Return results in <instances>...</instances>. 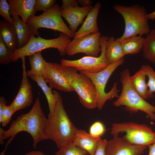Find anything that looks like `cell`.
<instances>
[{"label":"cell","mask_w":155,"mask_h":155,"mask_svg":"<svg viewBox=\"0 0 155 155\" xmlns=\"http://www.w3.org/2000/svg\"><path fill=\"white\" fill-rule=\"evenodd\" d=\"M147 146L132 144L123 137L113 136L107 140L105 152L106 155H141Z\"/></svg>","instance_id":"4fadbf2b"},{"label":"cell","mask_w":155,"mask_h":155,"mask_svg":"<svg viewBox=\"0 0 155 155\" xmlns=\"http://www.w3.org/2000/svg\"><path fill=\"white\" fill-rule=\"evenodd\" d=\"M125 56L120 41L113 36L108 37L106 44V56L109 64L123 58Z\"/></svg>","instance_id":"44dd1931"},{"label":"cell","mask_w":155,"mask_h":155,"mask_svg":"<svg viewBox=\"0 0 155 155\" xmlns=\"http://www.w3.org/2000/svg\"><path fill=\"white\" fill-rule=\"evenodd\" d=\"M30 69L26 74L30 78L42 76L48 62L44 59L39 51L28 56Z\"/></svg>","instance_id":"cb8c5ba5"},{"label":"cell","mask_w":155,"mask_h":155,"mask_svg":"<svg viewBox=\"0 0 155 155\" xmlns=\"http://www.w3.org/2000/svg\"><path fill=\"white\" fill-rule=\"evenodd\" d=\"M17 41V49L22 48L29 41L32 32L26 23L17 16L13 18Z\"/></svg>","instance_id":"7402d4cb"},{"label":"cell","mask_w":155,"mask_h":155,"mask_svg":"<svg viewBox=\"0 0 155 155\" xmlns=\"http://www.w3.org/2000/svg\"><path fill=\"white\" fill-rule=\"evenodd\" d=\"M105 130L104 124L101 121H96L90 126L89 133L94 137L100 138L104 133Z\"/></svg>","instance_id":"1f68e13d"},{"label":"cell","mask_w":155,"mask_h":155,"mask_svg":"<svg viewBox=\"0 0 155 155\" xmlns=\"http://www.w3.org/2000/svg\"><path fill=\"white\" fill-rule=\"evenodd\" d=\"M150 33L155 35V29L152 30Z\"/></svg>","instance_id":"60d3db41"},{"label":"cell","mask_w":155,"mask_h":155,"mask_svg":"<svg viewBox=\"0 0 155 155\" xmlns=\"http://www.w3.org/2000/svg\"><path fill=\"white\" fill-rule=\"evenodd\" d=\"M130 76L128 69L123 70L120 73L122 90L119 97L113 102V105L116 107L124 106L131 112H143L151 119L155 121V106L147 102L134 90L130 81Z\"/></svg>","instance_id":"277c9868"},{"label":"cell","mask_w":155,"mask_h":155,"mask_svg":"<svg viewBox=\"0 0 155 155\" xmlns=\"http://www.w3.org/2000/svg\"><path fill=\"white\" fill-rule=\"evenodd\" d=\"M149 146V152L148 155H155V142Z\"/></svg>","instance_id":"74e56055"},{"label":"cell","mask_w":155,"mask_h":155,"mask_svg":"<svg viewBox=\"0 0 155 155\" xmlns=\"http://www.w3.org/2000/svg\"><path fill=\"white\" fill-rule=\"evenodd\" d=\"M13 54L0 37V63L7 64L12 61Z\"/></svg>","instance_id":"f546056e"},{"label":"cell","mask_w":155,"mask_h":155,"mask_svg":"<svg viewBox=\"0 0 155 155\" xmlns=\"http://www.w3.org/2000/svg\"><path fill=\"white\" fill-rule=\"evenodd\" d=\"M146 76L144 71L141 67L139 70L130 77L131 83L134 90L145 100L154 97V95L149 92L146 82Z\"/></svg>","instance_id":"ffe728a7"},{"label":"cell","mask_w":155,"mask_h":155,"mask_svg":"<svg viewBox=\"0 0 155 155\" xmlns=\"http://www.w3.org/2000/svg\"><path fill=\"white\" fill-rule=\"evenodd\" d=\"M77 1L82 7L90 6L92 3V1L90 0H78Z\"/></svg>","instance_id":"d590c367"},{"label":"cell","mask_w":155,"mask_h":155,"mask_svg":"<svg viewBox=\"0 0 155 155\" xmlns=\"http://www.w3.org/2000/svg\"><path fill=\"white\" fill-rule=\"evenodd\" d=\"M9 5L6 0H0V14L6 22L14 25V21L10 13Z\"/></svg>","instance_id":"4dcf8cb0"},{"label":"cell","mask_w":155,"mask_h":155,"mask_svg":"<svg viewBox=\"0 0 155 155\" xmlns=\"http://www.w3.org/2000/svg\"><path fill=\"white\" fill-rule=\"evenodd\" d=\"M144 58L155 64V35L150 33L145 38L142 49Z\"/></svg>","instance_id":"484cf974"},{"label":"cell","mask_w":155,"mask_h":155,"mask_svg":"<svg viewBox=\"0 0 155 155\" xmlns=\"http://www.w3.org/2000/svg\"><path fill=\"white\" fill-rule=\"evenodd\" d=\"M56 98L54 111L48 115L44 133L48 140L54 142L58 148L72 142L78 129L70 120L64 108L60 94L53 91Z\"/></svg>","instance_id":"7a4b0ae2"},{"label":"cell","mask_w":155,"mask_h":155,"mask_svg":"<svg viewBox=\"0 0 155 155\" xmlns=\"http://www.w3.org/2000/svg\"><path fill=\"white\" fill-rule=\"evenodd\" d=\"M149 20H153L155 19V10L148 14Z\"/></svg>","instance_id":"ab89813d"},{"label":"cell","mask_w":155,"mask_h":155,"mask_svg":"<svg viewBox=\"0 0 155 155\" xmlns=\"http://www.w3.org/2000/svg\"><path fill=\"white\" fill-rule=\"evenodd\" d=\"M70 38L62 33H61L57 38L50 39H44L39 36L36 37L32 35L27 44L22 48L17 49L13 53L12 61L16 62L23 57L51 48L56 49L60 55L63 56L66 54V48L71 40Z\"/></svg>","instance_id":"9c48e42d"},{"label":"cell","mask_w":155,"mask_h":155,"mask_svg":"<svg viewBox=\"0 0 155 155\" xmlns=\"http://www.w3.org/2000/svg\"><path fill=\"white\" fill-rule=\"evenodd\" d=\"M141 68L144 71L148 80L147 83L150 93L154 95L155 92V71L152 67L147 65H142Z\"/></svg>","instance_id":"f1b7e54d"},{"label":"cell","mask_w":155,"mask_h":155,"mask_svg":"<svg viewBox=\"0 0 155 155\" xmlns=\"http://www.w3.org/2000/svg\"><path fill=\"white\" fill-rule=\"evenodd\" d=\"M113 8L122 17L125 23L124 32L117 40L150 33L148 13L144 7L138 5L125 6L117 4Z\"/></svg>","instance_id":"5b68a950"},{"label":"cell","mask_w":155,"mask_h":155,"mask_svg":"<svg viewBox=\"0 0 155 155\" xmlns=\"http://www.w3.org/2000/svg\"><path fill=\"white\" fill-rule=\"evenodd\" d=\"M24 155H45V154L40 151L32 150L28 152Z\"/></svg>","instance_id":"8d00e7d4"},{"label":"cell","mask_w":155,"mask_h":155,"mask_svg":"<svg viewBox=\"0 0 155 155\" xmlns=\"http://www.w3.org/2000/svg\"><path fill=\"white\" fill-rule=\"evenodd\" d=\"M124 62V59L122 58L109 64L104 69L96 73L80 72L87 76L94 83L97 94V108L98 110H101L103 108L107 100L119 97V90L117 88V82L114 83L110 90L108 92H105V89L106 84L111 75Z\"/></svg>","instance_id":"ba28073f"},{"label":"cell","mask_w":155,"mask_h":155,"mask_svg":"<svg viewBox=\"0 0 155 155\" xmlns=\"http://www.w3.org/2000/svg\"><path fill=\"white\" fill-rule=\"evenodd\" d=\"M21 59L22 74L21 84L16 95L9 105L15 113L30 106L33 99L32 86L26 74L25 57Z\"/></svg>","instance_id":"7c38bea8"},{"label":"cell","mask_w":155,"mask_h":155,"mask_svg":"<svg viewBox=\"0 0 155 155\" xmlns=\"http://www.w3.org/2000/svg\"><path fill=\"white\" fill-rule=\"evenodd\" d=\"M15 112L9 106L6 105L4 97H0V123L3 127L6 126L11 120Z\"/></svg>","instance_id":"4316f807"},{"label":"cell","mask_w":155,"mask_h":155,"mask_svg":"<svg viewBox=\"0 0 155 155\" xmlns=\"http://www.w3.org/2000/svg\"><path fill=\"white\" fill-rule=\"evenodd\" d=\"M108 38L106 36H101L100 44L101 51L99 56H86L75 60L63 59L61 60V64L64 66L73 68L79 72L95 73L101 71L109 65L106 56V44Z\"/></svg>","instance_id":"30bf717a"},{"label":"cell","mask_w":155,"mask_h":155,"mask_svg":"<svg viewBox=\"0 0 155 155\" xmlns=\"http://www.w3.org/2000/svg\"><path fill=\"white\" fill-rule=\"evenodd\" d=\"M30 78L36 83L43 92L48 104L49 110L48 115L52 114L54 111L56 104V98L52 91V89L48 86L47 82L42 76L32 77Z\"/></svg>","instance_id":"d4e9b609"},{"label":"cell","mask_w":155,"mask_h":155,"mask_svg":"<svg viewBox=\"0 0 155 155\" xmlns=\"http://www.w3.org/2000/svg\"><path fill=\"white\" fill-rule=\"evenodd\" d=\"M7 1L12 18L20 16L25 23L36 12L35 10L36 0H8Z\"/></svg>","instance_id":"9a60e30c"},{"label":"cell","mask_w":155,"mask_h":155,"mask_svg":"<svg viewBox=\"0 0 155 155\" xmlns=\"http://www.w3.org/2000/svg\"><path fill=\"white\" fill-rule=\"evenodd\" d=\"M26 23L34 35L39 36L38 29L44 28L60 32L70 38L74 37V33L64 22L61 15L60 8L57 5L39 15H33Z\"/></svg>","instance_id":"8992f818"},{"label":"cell","mask_w":155,"mask_h":155,"mask_svg":"<svg viewBox=\"0 0 155 155\" xmlns=\"http://www.w3.org/2000/svg\"><path fill=\"white\" fill-rule=\"evenodd\" d=\"M100 138L92 136L85 130L78 129L72 142L90 155H94Z\"/></svg>","instance_id":"ac0fdd59"},{"label":"cell","mask_w":155,"mask_h":155,"mask_svg":"<svg viewBox=\"0 0 155 155\" xmlns=\"http://www.w3.org/2000/svg\"><path fill=\"white\" fill-rule=\"evenodd\" d=\"M62 5L60 9H63L69 7H74L78 6L77 0H62Z\"/></svg>","instance_id":"e575fe53"},{"label":"cell","mask_w":155,"mask_h":155,"mask_svg":"<svg viewBox=\"0 0 155 155\" xmlns=\"http://www.w3.org/2000/svg\"><path fill=\"white\" fill-rule=\"evenodd\" d=\"M101 36V34L98 32L73 38L68 44L65 53L69 56H73L82 53L87 56L97 57L101 51L100 44Z\"/></svg>","instance_id":"8fae6325"},{"label":"cell","mask_w":155,"mask_h":155,"mask_svg":"<svg viewBox=\"0 0 155 155\" xmlns=\"http://www.w3.org/2000/svg\"><path fill=\"white\" fill-rule=\"evenodd\" d=\"M42 76L52 89L66 92L74 91L65 78L58 70L55 63H47Z\"/></svg>","instance_id":"5bb4252c"},{"label":"cell","mask_w":155,"mask_h":155,"mask_svg":"<svg viewBox=\"0 0 155 155\" xmlns=\"http://www.w3.org/2000/svg\"><path fill=\"white\" fill-rule=\"evenodd\" d=\"M56 66L65 78L74 91L77 94L80 101L86 108H97V94L94 83L87 76L73 68L65 67L57 63Z\"/></svg>","instance_id":"3957f363"},{"label":"cell","mask_w":155,"mask_h":155,"mask_svg":"<svg viewBox=\"0 0 155 155\" xmlns=\"http://www.w3.org/2000/svg\"><path fill=\"white\" fill-rule=\"evenodd\" d=\"M113 135L124 133L123 137L130 143L138 146H147L155 142V132L144 124L129 122L112 124L111 131Z\"/></svg>","instance_id":"52a82bcc"},{"label":"cell","mask_w":155,"mask_h":155,"mask_svg":"<svg viewBox=\"0 0 155 155\" xmlns=\"http://www.w3.org/2000/svg\"><path fill=\"white\" fill-rule=\"evenodd\" d=\"M47 119L38 97L28 112L18 117L11 123L9 128L4 130L3 140L8 138L9 139L1 155H4L8 146L15 136L22 132H26L30 135L33 140V147L34 148H36L40 142L48 140L44 133Z\"/></svg>","instance_id":"6da1fadb"},{"label":"cell","mask_w":155,"mask_h":155,"mask_svg":"<svg viewBox=\"0 0 155 155\" xmlns=\"http://www.w3.org/2000/svg\"><path fill=\"white\" fill-rule=\"evenodd\" d=\"M92 7V6L88 7L78 6L67 7L60 9L61 14L67 22L70 29L74 33Z\"/></svg>","instance_id":"2e32d148"},{"label":"cell","mask_w":155,"mask_h":155,"mask_svg":"<svg viewBox=\"0 0 155 155\" xmlns=\"http://www.w3.org/2000/svg\"><path fill=\"white\" fill-rule=\"evenodd\" d=\"M88 154L86 152L71 142L59 148L55 155H87Z\"/></svg>","instance_id":"83f0119b"},{"label":"cell","mask_w":155,"mask_h":155,"mask_svg":"<svg viewBox=\"0 0 155 155\" xmlns=\"http://www.w3.org/2000/svg\"><path fill=\"white\" fill-rule=\"evenodd\" d=\"M107 141L106 139H100L94 155H106L105 148Z\"/></svg>","instance_id":"836d02e7"},{"label":"cell","mask_w":155,"mask_h":155,"mask_svg":"<svg viewBox=\"0 0 155 155\" xmlns=\"http://www.w3.org/2000/svg\"><path fill=\"white\" fill-rule=\"evenodd\" d=\"M101 6V4L97 2L93 6L80 28L74 33L73 38H79L99 32L97 18Z\"/></svg>","instance_id":"e0dca14e"},{"label":"cell","mask_w":155,"mask_h":155,"mask_svg":"<svg viewBox=\"0 0 155 155\" xmlns=\"http://www.w3.org/2000/svg\"><path fill=\"white\" fill-rule=\"evenodd\" d=\"M56 1L55 0H36L35 10L45 11L55 5Z\"/></svg>","instance_id":"d6a6232c"},{"label":"cell","mask_w":155,"mask_h":155,"mask_svg":"<svg viewBox=\"0 0 155 155\" xmlns=\"http://www.w3.org/2000/svg\"><path fill=\"white\" fill-rule=\"evenodd\" d=\"M4 130L1 127H0V144L3 145L4 144V140L3 139V132Z\"/></svg>","instance_id":"f35d334b"},{"label":"cell","mask_w":155,"mask_h":155,"mask_svg":"<svg viewBox=\"0 0 155 155\" xmlns=\"http://www.w3.org/2000/svg\"><path fill=\"white\" fill-rule=\"evenodd\" d=\"M0 37L13 53L17 49V39L13 25L4 20H0Z\"/></svg>","instance_id":"d6986e66"},{"label":"cell","mask_w":155,"mask_h":155,"mask_svg":"<svg viewBox=\"0 0 155 155\" xmlns=\"http://www.w3.org/2000/svg\"><path fill=\"white\" fill-rule=\"evenodd\" d=\"M144 40L145 38L142 36H136L118 40L121 42L123 53L125 55L139 53L143 49Z\"/></svg>","instance_id":"603a6c76"}]
</instances>
